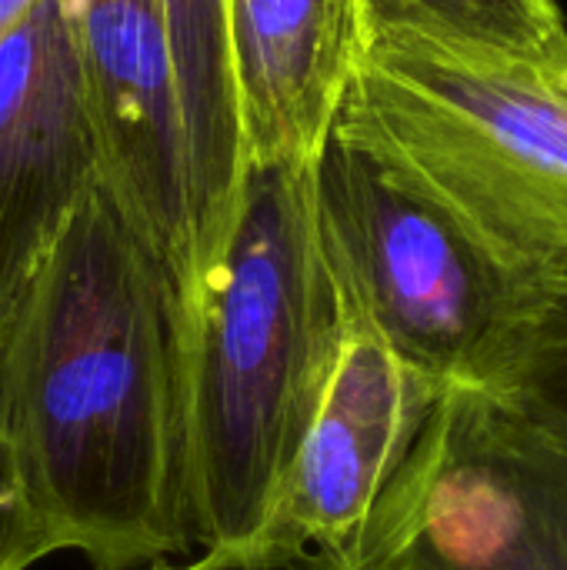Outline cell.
Returning a JSON list of instances; mask_svg holds the SVG:
<instances>
[{
  "label": "cell",
  "mask_w": 567,
  "mask_h": 570,
  "mask_svg": "<svg viewBox=\"0 0 567 570\" xmlns=\"http://www.w3.org/2000/svg\"><path fill=\"white\" fill-rule=\"evenodd\" d=\"M317 227L344 317L444 387H471L521 281L334 140L317 160Z\"/></svg>",
  "instance_id": "277c9868"
},
{
  "label": "cell",
  "mask_w": 567,
  "mask_h": 570,
  "mask_svg": "<svg viewBox=\"0 0 567 570\" xmlns=\"http://www.w3.org/2000/svg\"><path fill=\"white\" fill-rule=\"evenodd\" d=\"M97 180L164 264L187 324L197 294L190 170L157 0H67Z\"/></svg>",
  "instance_id": "8992f818"
},
{
  "label": "cell",
  "mask_w": 567,
  "mask_h": 570,
  "mask_svg": "<svg viewBox=\"0 0 567 570\" xmlns=\"http://www.w3.org/2000/svg\"><path fill=\"white\" fill-rule=\"evenodd\" d=\"M471 387L567 451V264L518 287Z\"/></svg>",
  "instance_id": "8fae6325"
},
{
  "label": "cell",
  "mask_w": 567,
  "mask_h": 570,
  "mask_svg": "<svg viewBox=\"0 0 567 570\" xmlns=\"http://www.w3.org/2000/svg\"><path fill=\"white\" fill-rule=\"evenodd\" d=\"M97 177L67 0L0 43V344L57 230Z\"/></svg>",
  "instance_id": "ba28073f"
},
{
  "label": "cell",
  "mask_w": 567,
  "mask_h": 570,
  "mask_svg": "<svg viewBox=\"0 0 567 570\" xmlns=\"http://www.w3.org/2000/svg\"><path fill=\"white\" fill-rule=\"evenodd\" d=\"M140 570H348L338 558L314 548H284V544H251L234 551H201L190 561H160Z\"/></svg>",
  "instance_id": "4fadbf2b"
},
{
  "label": "cell",
  "mask_w": 567,
  "mask_h": 570,
  "mask_svg": "<svg viewBox=\"0 0 567 570\" xmlns=\"http://www.w3.org/2000/svg\"><path fill=\"white\" fill-rule=\"evenodd\" d=\"M344 314L317 227V164L254 167L184 324L190 524L201 551L264 538L328 391Z\"/></svg>",
  "instance_id": "7a4b0ae2"
},
{
  "label": "cell",
  "mask_w": 567,
  "mask_h": 570,
  "mask_svg": "<svg viewBox=\"0 0 567 570\" xmlns=\"http://www.w3.org/2000/svg\"><path fill=\"white\" fill-rule=\"evenodd\" d=\"M43 558H50V548L30 524V518L17 498L7 451L0 441V570H30Z\"/></svg>",
  "instance_id": "5bb4252c"
},
{
  "label": "cell",
  "mask_w": 567,
  "mask_h": 570,
  "mask_svg": "<svg viewBox=\"0 0 567 570\" xmlns=\"http://www.w3.org/2000/svg\"><path fill=\"white\" fill-rule=\"evenodd\" d=\"M444 391L378 334L344 317L328 391L261 541L314 548L351 570L368 521L418 448Z\"/></svg>",
  "instance_id": "52a82bcc"
},
{
  "label": "cell",
  "mask_w": 567,
  "mask_h": 570,
  "mask_svg": "<svg viewBox=\"0 0 567 570\" xmlns=\"http://www.w3.org/2000/svg\"><path fill=\"white\" fill-rule=\"evenodd\" d=\"M157 7L184 124L201 294L231 240L251 177L237 110L231 0H157Z\"/></svg>",
  "instance_id": "30bf717a"
},
{
  "label": "cell",
  "mask_w": 567,
  "mask_h": 570,
  "mask_svg": "<svg viewBox=\"0 0 567 570\" xmlns=\"http://www.w3.org/2000/svg\"><path fill=\"white\" fill-rule=\"evenodd\" d=\"M231 43L251 170L317 164L354 67V0H231Z\"/></svg>",
  "instance_id": "9c48e42d"
},
{
  "label": "cell",
  "mask_w": 567,
  "mask_h": 570,
  "mask_svg": "<svg viewBox=\"0 0 567 570\" xmlns=\"http://www.w3.org/2000/svg\"><path fill=\"white\" fill-rule=\"evenodd\" d=\"M0 441L50 554L140 570L194 548L177 294L97 177L0 344Z\"/></svg>",
  "instance_id": "6da1fadb"
},
{
  "label": "cell",
  "mask_w": 567,
  "mask_h": 570,
  "mask_svg": "<svg viewBox=\"0 0 567 570\" xmlns=\"http://www.w3.org/2000/svg\"><path fill=\"white\" fill-rule=\"evenodd\" d=\"M331 140L441 210L508 277L567 264V50L358 20Z\"/></svg>",
  "instance_id": "3957f363"
},
{
  "label": "cell",
  "mask_w": 567,
  "mask_h": 570,
  "mask_svg": "<svg viewBox=\"0 0 567 570\" xmlns=\"http://www.w3.org/2000/svg\"><path fill=\"white\" fill-rule=\"evenodd\" d=\"M351 570H567V451L448 387Z\"/></svg>",
  "instance_id": "5b68a950"
},
{
  "label": "cell",
  "mask_w": 567,
  "mask_h": 570,
  "mask_svg": "<svg viewBox=\"0 0 567 570\" xmlns=\"http://www.w3.org/2000/svg\"><path fill=\"white\" fill-rule=\"evenodd\" d=\"M358 20H404L515 53L567 50V20L558 0H354Z\"/></svg>",
  "instance_id": "7c38bea8"
}]
</instances>
